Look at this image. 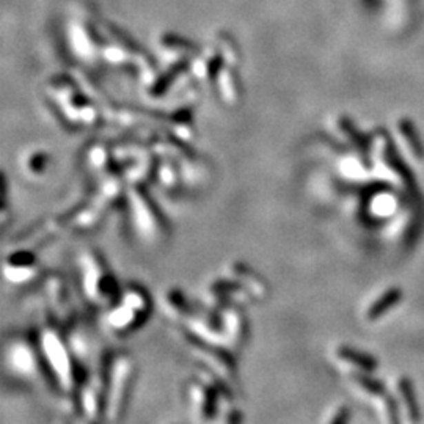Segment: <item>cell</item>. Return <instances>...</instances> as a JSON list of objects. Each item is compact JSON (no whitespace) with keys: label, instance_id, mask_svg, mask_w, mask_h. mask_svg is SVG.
<instances>
[{"label":"cell","instance_id":"1","mask_svg":"<svg viewBox=\"0 0 424 424\" xmlns=\"http://www.w3.org/2000/svg\"><path fill=\"white\" fill-rule=\"evenodd\" d=\"M398 299H399V292L398 291H392V292H388L387 296H383L382 297V301L381 302H377L374 307H372V316H378V314H382L383 311H385L388 307H393V305L398 302Z\"/></svg>","mask_w":424,"mask_h":424}]
</instances>
